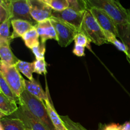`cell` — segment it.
I'll list each match as a JSON object with an SVG mask.
<instances>
[{"instance_id":"obj_5","label":"cell","mask_w":130,"mask_h":130,"mask_svg":"<svg viewBox=\"0 0 130 130\" xmlns=\"http://www.w3.org/2000/svg\"><path fill=\"white\" fill-rule=\"evenodd\" d=\"M50 20L55 29L57 36V41L60 46H68L74 40L77 33L79 32L76 28L61 19L52 17Z\"/></svg>"},{"instance_id":"obj_21","label":"cell","mask_w":130,"mask_h":130,"mask_svg":"<svg viewBox=\"0 0 130 130\" xmlns=\"http://www.w3.org/2000/svg\"><path fill=\"white\" fill-rule=\"evenodd\" d=\"M0 92L2 93L9 99L16 102L17 104H19L20 99L15 95L13 91L9 86V85H8V83L1 74H0Z\"/></svg>"},{"instance_id":"obj_6","label":"cell","mask_w":130,"mask_h":130,"mask_svg":"<svg viewBox=\"0 0 130 130\" xmlns=\"http://www.w3.org/2000/svg\"><path fill=\"white\" fill-rule=\"evenodd\" d=\"M10 20H22L36 25L38 23L30 15V7L28 0H10Z\"/></svg>"},{"instance_id":"obj_16","label":"cell","mask_w":130,"mask_h":130,"mask_svg":"<svg viewBox=\"0 0 130 130\" xmlns=\"http://www.w3.org/2000/svg\"><path fill=\"white\" fill-rule=\"evenodd\" d=\"M44 103H45L46 107L47 110H48V114H49L51 121H52V123L54 125L56 130H64L66 129V127H65L64 124H63V121H62V118L57 114L55 108L53 107L52 102H50L49 94H48V100H46Z\"/></svg>"},{"instance_id":"obj_14","label":"cell","mask_w":130,"mask_h":130,"mask_svg":"<svg viewBox=\"0 0 130 130\" xmlns=\"http://www.w3.org/2000/svg\"><path fill=\"white\" fill-rule=\"evenodd\" d=\"M13 27V32L11 35V39L22 37L25 33L35 27V25L27 21L22 20H13L11 21Z\"/></svg>"},{"instance_id":"obj_38","label":"cell","mask_w":130,"mask_h":130,"mask_svg":"<svg viewBox=\"0 0 130 130\" xmlns=\"http://www.w3.org/2000/svg\"><path fill=\"white\" fill-rule=\"evenodd\" d=\"M129 10H130V9H129Z\"/></svg>"},{"instance_id":"obj_18","label":"cell","mask_w":130,"mask_h":130,"mask_svg":"<svg viewBox=\"0 0 130 130\" xmlns=\"http://www.w3.org/2000/svg\"><path fill=\"white\" fill-rule=\"evenodd\" d=\"M118 38L125 44L127 50L126 57L130 63V25H117Z\"/></svg>"},{"instance_id":"obj_23","label":"cell","mask_w":130,"mask_h":130,"mask_svg":"<svg viewBox=\"0 0 130 130\" xmlns=\"http://www.w3.org/2000/svg\"><path fill=\"white\" fill-rule=\"evenodd\" d=\"M10 1L0 0V23L2 24L10 19Z\"/></svg>"},{"instance_id":"obj_10","label":"cell","mask_w":130,"mask_h":130,"mask_svg":"<svg viewBox=\"0 0 130 130\" xmlns=\"http://www.w3.org/2000/svg\"><path fill=\"white\" fill-rule=\"evenodd\" d=\"M15 113H17L16 118L22 119L25 123L26 128L32 130H46L44 125L23 104H20Z\"/></svg>"},{"instance_id":"obj_7","label":"cell","mask_w":130,"mask_h":130,"mask_svg":"<svg viewBox=\"0 0 130 130\" xmlns=\"http://www.w3.org/2000/svg\"><path fill=\"white\" fill-rule=\"evenodd\" d=\"M85 11H77L71 8H68L63 11L53 10L52 17L61 19L76 28L79 32H81Z\"/></svg>"},{"instance_id":"obj_37","label":"cell","mask_w":130,"mask_h":130,"mask_svg":"<svg viewBox=\"0 0 130 130\" xmlns=\"http://www.w3.org/2000/svg\"><path fill=\"white\" fill-rule=\"evenodd\" d=\"M5 1H10V0H5Z\"/></svg>"},{"instance_id":"obj_4","label":"cell","mask_w":130,"mask_h":130,"mask_svg":"<svg viewBox=\"0 0 130 130\" xmlns=\"http://www.w3.org/2000/svg\"><path fill=\"white\" fill-rule=\"evenodd\" d=\"M0 74L2 75L15 95L20 99L21 94L25 90V79L15 66L1 62Z\"/></svg>"},{"instance_id":"obj_33","label":"cell","mask_w":130,"mask_h":130,"mask_svg":"<svg viewBox=\"0 0 130 130\" xmlns=\"http://www.w3.org/2000/svg\"><path fill=\"white\" fill-rule=\"evenodd\" d=\"M43 1H44V2H45L46 3H48V2H49L50 1V0H43Z\"/></svg>"},{"instance_id":"obj_34","label":"cell","mask_w":130,"mask_h":130,"mask_svg":"<svg viewBox=\"0 0 130 130\" xmlns=\"http://www.w3.org/2000/svg\"><path fill=\"white\" fill-rule=\"evenodd\" d=\"M0 130H4L3 128V126L1 125V124H0Z\"/></svg>"},{"instance_id":"obj_11","label":"cell","mask_w":130,"mask_h":130,"mask_svg":"<svg viewBox=\"0 0 130 130\" xmlns=\"http://www.w3.org/2000/svg\"><path fill=\"white\" fill-rule=\"evenodd\" d=\"M36 29L41 38V43H45L47 40L51 39L57 40L55 29L50 19L38 22L36 25Z\"/></svg>"},{"instance_id":"obj_13","label":"cell","mask_w":130,"mask_h":130,"mask_svg":"<svg viewBox=\"0 0 130 130\" xmlns=\"http://www.w3.org/2000/svg\"><path fill=\"white\" fill-rule=\"evenodd\" d=\"M25 90L30 93L33 96H36L38 99L45 102L48 99V89L46 92H44L43 89L42 88L40 84L34 79L31 80H25Z\"/></svg>"},{"instance_id":"obj_9","label":"cell","mask_w":130,"mask_h":130,"mask_svg":"<svg viewBox=\"0 0 130 130\" xmlns=\"http://www.w3.org/2000/svg\"><path fill=\"white\" fill-rule=\"evenodd\" d=\"M89 10L95 18L99 25L105 32H108L118 37V30L117 24L110 15L105 11L96 8H90Z\"/></svg>"},{"instance_id":"obj_1","label":"cell","mask_w":130,"mask_h":130,"mask_svg":"<svg viewBox=\"0 0 130 130\" xmlns=\"http://www.w3.org/2000/svg\"><path fill=\"white\" fill-rule=\"evenodd\" d=\"M88 9L96 8L104 10L117 25H130V10L123 7L118 0H85Z\"/></svg>"},{"instance_id":"obj_28","label":"cell","mask_w":130,"mask_h":130,"mask_svg":"<svg viewBox=\"0 0 130 130\" xmlns=\"http://www.w3.org/2000/svg\"><path fill=\"white\" fill-rule=\"evenodd\" d=\"M34 65L35 73L38 74H46V63L44 59H36L34 62Z\"/></svg>"},{"instance_id":"obj_22","label":"cell","mask_w":130,"mask_h":130,"mask_svg":"<svg viewBox=\"0 0 130 130\" xmlns=\"http://www.w3.org/2000/svg\"><path fill=\"white\" fill-rule=\"evenodd\" d=\"M11 20L9 19L0 24V42L11 43V39L10 32V26Z\"/></svg>"},{"instance_id":"obj_3","label":"cell","mask_w":130,"mask_h":130,"mask_svg":"<svg viewBox=\"0 0 130 130\" xmlns=\"http://www.w3.org/2000/svg\"><path fill=\"white\" fill-rule=\"evenodd\" d=\"M81 32L88 38L91 43L98 46L109 43L104 29L99 25L89 9L86 10Z\"/></svg>"},{"instance_id":"obj_32","label":"cell","mask_w":130,"mask_h":130,"mask_svg":"<svg viewBox=\"0 0 130 130\" xmlns=\"http://www.w3.org/2000/svg\"><path fill=\"white\" fill-rule=\"evenodd\" d=\"M120 130H130V121L126 122L124 124L120 126Z\"/></svg>"},{"instance_id":"obj_30","label":"cell","mask_w":130,"mask_h":130,"mask_svg":"<svg viewBox=\"0 0 130 130\" xmlns=\"http://www.w3.org/2000/svg\"><path fill=\"white\" fill-rule=\"evenodd\" d=\"M85 47L75 44L72 52H73V53L75 55L77 56V57H81L85 56Z\"/></svg>"},{"instance_id":"obj_12","label":"cell","mask_w":130,"mask_h":130,"mask_svg":"<svg viewBox=\"0 0 130 130\" xmlns=\"http://www.w3.org/2000/svg\"><path fill=\"white\" fill-rule=\"evenodd\" d=\"M17 103L10 100L8 98L0 92V118H3V116H8L16 112L19 109Z\"/></svg>"},{"instance_id":"obj_26","label":"cell","mask_w":130,"mask_h":130,"mask_svg":"<svg viewBox=\"0 0 130 130\" xmlns=\"http://www.w3.org/2000/svg\"><path fill=\"white\" fill-rule=\"evenodd\" d=\"M74 41L75 44L86 47L88 49L91 51V45H90L91 42L90 41L88 38L82 32H79L77 33V35L75 37Z\"/></svg>"},{"instance_id":"obj_2","label":"cell","mask_w":130,"mask_h":130,"mask_svg":"<svg viewBox=\"0 0 130 130\" xmlns=\"http://www.w3.org/2000/svg\"><path fill=\"white\" fill-rule=\"evenodd\" d=\"M19 104L25 105L44 125L46 130H56L50 118L44 101L33 96L25 90L20 95Z\"/></svg>"},{"instance_id":"obj_17","label":"cell","mask_w":130,"mask_h":130,"mask_svg":"<svg viewBox=\"0 0 130 130\" xmlns=\"http://www.w3.org/2000/svg\"><path fill=\"white\" fill-rule=\"evenodd\" d=\"M0 124L4 130H26V126L22 119L18 118H6L1 119Z\"/></svg>"},{"instance_id":"obj_31","label":"cell","mask_w":130,"mask_h":130,"mask_svg":"<svg viewBox=\"0 0 130 130\" xmlns=\"http://www.w3.org/2000/svg\"><path fill=\"white\" fill-rule=\"evenodd\" d=\"M104 130H120V125L116 124H111L105 127Z\"/></svg>"},{"instance_id":"obj_35","label":"cell","mask_w":130,"mask_h":130,"mask_svg":"<svg viewBox=\"0 0 130 130\" xmlns=\"http://www.w3.org/2000/svg\"><path fill=\"white\" fill-rule=\"evenodd\" d=\"M26 130H32V129H30V128H26Z\"/></svg>"},{"instance_id":"obj_29","label":"cell","mask_w":130,"mask_h":130,"mask_svg":"<svg viewBox=\"0 0 130 130\" xmlns=\"http://www.w3.org/2000/svg\"><path fill=\"white\" fill-rule=\"evenodd\" d=\"M31 50L36 59H44V54L46 52L45 43L41 42L38 46L34 47Z\"/></svg>"},{"instance_id":"obj_19","label":"cell","mask_w":130,"mask_h":130,"mask_svg":"<svg viewBox=\"0 0 130 130\" xmlns=\"http://www.w3.org/2000/svg\"><path fill=\"white\" fill-rule=\"evenodd\" d=\"M39 35L35 27L33 29H30L29 31L27 32L26 33H25L22 36V38L24 41L25 46L27 48L32 49L40 43L39 40Z\"/></svg>"},{"instance_id":"obj_36","label":"cell","mask_w":130,"mask_h":130,"mask_svg":"<svg viewBox=\"0 0 130 130\" xmlns=\"http://www.w3.org/2000/svg\"><path fill=\"white\" fill-rule=\"evenodd\" d=\"M64 130H68V129H67V128H66V129H65Z\"/></svg>"},{"instance_id":"obj_8","label":"cell","mask_w":130,"mask_h":130,"mask_svg":"<svg viewBox=\"0 0 130 130\" xmlns=\"http://www.w3.org/2000/svg\"><path fill=\"white\" fill-rule=\"evenodd\" d=\"M30 15L37 23L52 17L53 9L43 0H28Z\"/></svg>"},{"instance_id":"obj_20","label":"cell","mask_w":130,"mask_h":130,"mask_svg":"<svg viewBox=\"0 0 130 130\" xmlns=\"http://www.w3.org/2000/svg\"><path fill=\"white\" fill-rule=\"evenodd\" d=\"M20 72L22 73L29 80L34 79L32 74L34 72V62H27L19 60L15 65Z\"/></svg>"},{"instance_id":"obj_15","label":"cell","mask_w":130,"mask_h":130,"mask_svg":"<svg viewBox=\"0 0 130 130\" xmlns=\"http://www.w3.org/2000/svg\"><path fill=\"white\" fill-rule=\"evenodd\" d=\"M10 43L0 42V57L1 62L6 64L15 66L19 60L13 55L10 47Z\"/></svg>"},{"instance_id":"obj_24","label":"cell","mask_w":130,"mask_h":130,"mask_svg":"<svg viewBox=\"0 0 130 130\" xmlns=\"http://www.w3.org/2000/svg\"><path fill=\"white\" fill-rule=\"evenodd\" d=\"M105 34H106L107 38L109 41V43H112L114 44L119 51L124 52L126 55L127 54V50L125 44L123 43V42L120 41L117 39V37L115 36L113 34L110 32H105Z\"/></svg>"},{"instance_id":"obj_25","label":"cell","mask_w":130,"mask_h":130,"mask_svg":"<svg viewBox=\"0 0 130 130\" xmlns=\"http://www.w3.org/2000/svg\"><path fill=\"white\" fill-rule=\"evenodd\" d=\"M47 4L54 11H63L69 8V3L67 0H50Z\"/></svg>"},{"instance_id":"obj_27","label":"cell","mask_w":130,"mask_h":130,"mask_svg":"<svg viewBox=\"0 0 130 130\" xmlns=\"http://www.w3.org/2000/svg\"><path fill=\"white\" fill-rule=\"evenodd\" d=\"M69 3V8L77 11H86L88 9L85 0H67Z\"/></svg>"}]
</instances>
